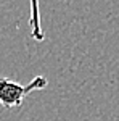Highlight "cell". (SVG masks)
I'll return each mask as SVG.
<instances>
[{
	"label": "cell",
	"mask_w": 119,
	"mask_h": 121,
	"mask_svg": "<svg viewBox=\"0 0 119 121\" xmlns=\"http://www.w3.org/2000/svg\"><path fill=\"white\" fill-rule=\"evenodd\" d=\"M48 86V79L45 76H36L28 84L15 82L8 78H0V103L5 108L21 107L24 99L34 91H44Z\"/></svg>",
	"instance_id": "1"
},
{
	"label": "cell",
	"mask_w": 119,
	"mask_h": 121,
	"mask_svg": "<svg viewBox=\"0 0 119 121\" xmlns=\"http://www.w3.org/2000/svg\"><path fill=\"white\" fill-rule=\"evenodd\" d=\"M31 2V18H29V26H31V37L42 42L45 39V34L42 31L40 24V11H39V0H29Z\"/></svg>",
	"instance_id": "2"
}]
</instances>
